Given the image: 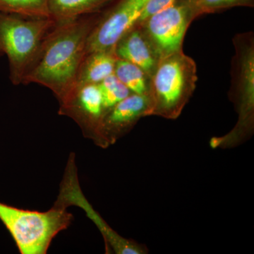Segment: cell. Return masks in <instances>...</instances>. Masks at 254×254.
<instances>
[{
    "label": "cell",
    "mask_w": 254,
    "mask_h": 254,
    "mask_svg": "<svg viewBox=\"0 0 254 254\" xmlns=\"http://www.w3.org/2000/svg\"><path fill=\"white\" fill-rule=\"evenodd\" d=\"M99 13L57 22L23 84L42 85L53 91L59 103L63 102L76 86L88 37Z\"/></svg>",
    "instance_id": "obj_1"
},
{
    "label": "cell",
    "mask_w": 254,
    "mask_h": 254,
    "mask_svg": "<svg viewBox=\"0 0 254 254\" xmlns=\"http://www.w3.org/2000/svg\"><path fill=\"white\" fill-rule=\"evenodd\" d=\"M235 53L232 58L231 86L228 95L238 119L231 131L213 137L212 148H233L245 143L254 131V34L249 31L234 37Z\"/></svg>",
    "instance_id": "obj_2"
},
{
    "label": "cell",
    "mask_w": 254,
    "mask_h": 254,
    "mask_svg": "<svg viewBox=\"0 0 254 254\" xmlns=\"http://www.w3.org/2000/svg\"><path fill=\"white\" fill-rule=\"evenodd\" d=\"M197 81L196 64L183 50L162 58L150 78L147 117L176 120L194 93Z\"/></svg>",
    "instance_id": "obj_3"
},
{
    "label": "cell",
    "mask_w": 254,
    "mask_h": 254,
    "mask_svg": "<svg viewBox=\"0 0 254 254\" xmlns=\"http://www.w3.org/2000/svg\"><path fill=\"white\" fill-rule=\"evenodd\" d=\"M56 23L50 17L0 12V50L9 60L13 84H23Z\"/></svg>",
    "instance_id": "obj_4"
},
{
    "label": "cell",
    "mask_w": 254,
    "mask_h": 254,
    "mask_svg": "<svg viewBox=\"0 0 254 254\" xmlns=\"http://www.w3.org/2000/svg\"><path fill=\"white\" fill-rule=\"evenodd\" d=\"M0 220L21 254H46L60 232L67 229L73 215L54 204L46 212L23 210L0 202Z\"/></svg>",
    "instance_id": "obj_5"
},
{
    "label": "cell",
    "mask_w": 254,
    "mask_h": 254,
    "mask_svg": "<svg viewBox=\"0 0 254 254\" xmlns=\"http://www.w3.org/2000/svg\"><path fill=\"white\" fill-rule=\"evenodd\" d=\"M197 18L194 0H177L141 25L160 59L183 50V42L190 23Z\"/></svg>",
    "instance_id": "obj_6"
},
{
    "label": "cell",
    "mask_w": 254,
    "mask_h": 254,
    "mask_svg": "<svg viewBox=\"0 0 254 254\" xmlns=\"http://www.w3.org/2000/svg\"><path fill=\"white\" fill-rule=\"evenodd\" d=\"M55 203L67 208L76 205L84 210L88 218L91 219L101 232L106 245L107 252L117 254H145L148 253L145 246L135 241L127 240L117 233L100 216L99 214L88 203L82 193L78 182L75 155H70L63 182L60 185L59 195Z\"/></svg>",
    "instance_id": "obj_7"
},
{
    "label": "cell",
    "mask_w": 254,
    "mask_h": 254,
    "mask_svg": "<svg viewBox=\"0 0 254 254\" xmlns=\"http://www.w3.org/2000/svg\"><path fill=\"white\" fill-rule=\"evenodd\" d=\"M148 0H113L99 13L87 42L86 54L115 50L119 40L136 24Z\"/></svg>",
    "instance_id": "obj_8"
},
{
    "label": "cell",
    "mask_w": 254,
    "mask_h": 254,
    "mask_svg": "<svg viewBox=\"0 0 254 254\" xmlns=\"http://www.w3.org/2000/svg\"><path fill=\"white\" fill-rule=\"evenodd\" d=\"M105 113L98 84L76 85L70 94L60 103L59 114L72 119L83 134L98 143V131Z\"/></svg>",
    "instance_id": "obj_9"
},
{
    "label": "cell",
    "mask_w": 254,
    "mask_h": 254,
    "mask_svg": "<svg viewBox=\"0 0 254 254\" xmlns=\"http://www.w3.org/2000/svg\"><path fill=\"white\" fill-rule=\"evenodd\" d=\"M147 95L131 93L105 112L98 131L97 145L106 148L115 144L133 129L141 118L147 117Z\"/></svg>",
    "instance_id": "obj_10"
},
{
    "label": "cell",
    "mask_w": 254,
    "mask_h": 254,
    "mask_svg": "<svg viewBox=\"0 0 254 254\" xmlns=\"http://www.w3.org/2000/svg\"><path fill=\"white\" fill-rule=\"evenodd\" d=\"M115 53L119 59L126 60L141 68L150 78L161 60L138 23L119 40L115 47Z\"/></svg>",
    "instance_id": "obj_11"
},
{
    "label": "cell",
    "mask_w": 254,
    "mask_h": 254,
    "mask_svg": "<svg viewBox=\"0 0 254 254\" xmlns=\"http://www.w3.org/2000/svg\"><path fill=\"white\" fill-rule=\"evenodd\" d=\"M117 60L115 50L87 53L78 70L76 85L99 84L114 73Z\"/></svg>",
    "instance_id": "obj_12"
},
{
    "label": "cell",
    "mask_w": 254,
    "mask_h": 254,
    "mask_svg": "<svg viewBox=\"0 0 254 254\" xmlns=\"http://www.w3.org/2000/svg\"><path fill=\"white\" fill-rule=\"evenodd\" d=\"M113 0H48L50 17L56 22L100 12Z\"/></svg>",
    "instance_id": "obj_13"
},
{
    "label": "cell",
    "mask_w": 254,
    "mask_h": 254,
    "mask_svg": "<svg viewBox=\"0 0 254 254\" xmlns=\"http://www.w3.org/2000/svg\"><path fill=\"white\" fill-rule=\"evenodd\" d=\"M114 74L131 93L148 95L150 78L136 65L118 58Z\"/></svg>",
    "instance_id": "obj_14"
},
{
    "label": "cell",
    "mask_w": 254,
    "mask_h": 254,
    "mask_svg": "<svg viewBox=\"0 0 254 254\" xmlns=\"http://www.w3.org/2000/svg\"><path fill=\"white\" fill-rule=\"evenodd\" d=\"M0 12L31 17H50L48 0H0Z\"/></svg>",
    "instance_id": "obj_15"
},
{
    "label": "cell",
    "mask_w": 254,
    "mask_h": 254,
    "mask_svg": "<svg viewBox=\"0 0 254 254\" xmlns=\"http://www.w3.org/2000/svg\"><path fill=\"white\" fill-rule=\"evenodd\" d=\"M99 87L105 112L125 99L131 93L114 73L100 82Z\"/></svg>",
    "instance_id": "obj_16"
},
{
    "label": "cell",
    "mask_w": 254,
    "mask_h": 254,
    "mask_svg": "<svg viewBox=\"0 0 254 254\" xmlns=\"http://www.w3.org/2000/svg\"><path fill=\"white\" fill-rule=\"evenodd\" d=\"M197 18L203 14H213L237 6L254 7V0H195Z\"/></svg>",
    "instance_id": "obj_17"
},
{
    "label": "cell",
    "mask_w": 254,
    "mask_h": 254,
    "mask_svg": "<svg viewBox=\"0 0 254 254\" xmlns=\"http://www.w3.org/2000/svg\"><path fill=\"white\" fill-rule=\"evenodd\" d=\"M177 0H148L137 23L142 22L153 15L158 14L163 10L175 4Z\"/></svg>",
    "instance_id": "obj_18"
},
{
    "label": "cell",
    "mask_w": 254,
    "mask_h": 254,
    "mask_svg": "<svg viewBox=\"0 0 254 254\" xmlns=\"http://www.w3.org/2000/svg\"><path fill=\"white\" fill-rule=\"evenodd\" d=\"M2 54H3V53H1V50H0V56H1V55H2Z\"/></svg>",
    "instance_id": "obj_19"
},
{
    "label": "cell",
    "mask_w": 254,
    "mask_h": 254,
    "mask_svg": "<svg viewBox=\"0 0 254 254\" xmlns=\"http://www.w3.org/2000/svg\"><path fill=\"white\" fill-rule=\"evenodd\" d=\"M194 1H195V0H194Z\"/></svg>",
    "instance_id": "obj_20"
}]
</instances>
